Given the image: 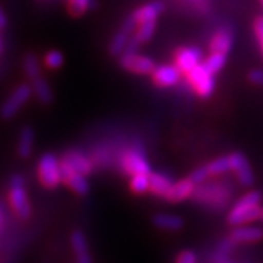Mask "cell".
I'll list each match as a JSON object with an SVG mask.
<instances>
[{
    "mask_svg": "<svg viewBox=\"0 0 263 263\" xmlns=\"http://www.w3.org/2000/svg\"><path fill=\"white\" fill-rule=\"evenodd\" d=\"M259 2H260V4H262V6H263V0H259Z\"/></svg>",
    "mask_w": 263,
    "mask_h": 263,
    "instance_id": "cell-36",
    "label": "cell"
},
{
    "mask_svg": "<svg viewBox=\"0 0 263 263\" xmlns=\"http://www.w3.org/2000/svg\"><path fill=\"white\" fill-rule=\"evenodd\" d=\"M262 219H263V211H262Z\"/></svg>",
    "mask_w": 263,
    "mask_h": 263,
    "instance_id": "cell-38",
    "label": "cell"
},
{
    "mask_svg": "<svg viewBox=\"0 0 263 263\" xmlns=\"http://www.w3.org/2000/svg\"><path fill=\"white\" fill-rule=\"evenodd\" d=\"M153 224L164 231H179L184 226V220L181 216L176 214L161 212L153 216Z\"/></svg>",
    "mask_w": 263,
    "mask_h": 263,
    "instance_id": "cell-20",
    "label": "cell"
},
{
    "mask_svg": "<svg viewBox=\"0 0 263 263\" xmlns=\"http://www.w3.org/2000/svg\"><path fill=\"white\" fill-rule=\"evenodd\" d=\"M200 63H203V52L195 46L183 47L176 52V57H175V65L180 69L183 74H188Z\"/></svg>",
    "mask_w": 263,
    "mask_h": 263,
    "instance_id": "cell-11",
    "label": "cell"
},
{
    "mask_svg": "<svg viewBox=\"0 0 263 263\" xmlns=\"http://www.w3.org/2000/svg\"><path fill=\"white\" fill-rule=\"evenodd\" d=\"M62 163L66 165L71 166L73 170L78 171V172L83 173V175H90L94 170L93 160L89 156H86L85 153L80 152V151H67V152L63 155Z\"/></svg>",
    "mask_w": 263,
    "mask_h": 263,
    "instance_id": "cell-15",
    "label": "cell"
},
{
    "mask_svg": "<svg viewBox=\"0 0 263 263\" xmlns=\"http://www.w3.org/2000/svg\"><path fill=\"white\" fill-rule=\"evenodd\" d=\"M67 7L73 16H82L94 7V0H67Z\"/></svg>",
    "mask_w": 263,
    "mask_h": 263,
    "instance_id": "cell-28",
    "label": "cell"
},
{
    "mask_svg": "<svg viewBox=\"0 0 263 263\" xmlns=\"http://www.w3.org/2000/svg\"><path fill=\"white\" fill-rule=\"evenodd\" d=\"M7 16H6V14H4V11L2 10V7H0V30H3V28L7 27Z\"/></svg>",
    "mask_w": 263,
    "mask_h": 263,
    "instance_id": "cell-34",
    "label": "cell"
},
{
    "mask_svg": "<svg viewBox=\"0 0 263 263\" xmlns=\"http://www.w3.org/2000/svg\"><path fill=\"white\" fill-rule=\"evenodd\" d=\"M31 82L34 96L38 98L39 102H42V104H50L52 98H54V94H52V89L50 86V83L45 78H42V77L31 81Z\"/></svg>",
    "mask_w": 263,
    "mask_h": 263,
    "instance_id": "cell-23",
    "label": "cell"
},
{
    "mask_svg": "<svg viewBox=\"0 0 263 263\" xmlns=\"http://www.w3.org/2000/svg\"><path fill=\"white\" fill-rule=\"evenodd\" d=\"M176 263H197V255L192 250H183L176 258Z\"/></svg>",
    "mask_w": 263,
    "mask_h": 263,
    "instance_id": "cell-31",
    "label": "cell"
},
{
    "mask_svg": "<svg viewBox=\"0 0 263 263\" xmlns=\"http://www.w3.org/2000/svg\"><path fill=\"white\" fill-rule=\"evenodd\" d=\"M250 82L258 86H263V69H254L249 73Z\"/></svg>",
    "mask_w": 263,
    "mask_h": 263,
    "instance_id": "cell-33",
    "label": "cell"
},
{
    "mask_svg": "<svg viewBox=\"0 0 263 263\" xmlns=\"http://www.w3.org/2000/svg\"><path fill=\"white\" fill-rule=\"evenodd\" d=\"M234 45V35L230 28H219L215 32L210 42V50L211 52H219V54H229Z\"/></svg>",
    "mask_w": 263,
    "mask_h": 263,
    "instance_id": "cell-18",
    "label": "cell"
},
{
    "mask_svg": "<svg viewBox=\"0 0 263 263\" xmlns=\"http://www.w3.org/2000/svg\"><path fill=\"white\" fill-rule=\"evenodd\" d=\"M70 243H71L77 263H94L89 242L82 231H78V230L74 231L70 236Z\"/></svg>",
    "mask_w": 263,
    "mask_h": 263,
    "instance_id": "cell-16",
    "label": "cell"
},
{
    "mask_svg": "<svg viewBox=\"0 0 263 263\" xmlns=\"http://www.w3.org/2000/svg\"><path fill=\"white\" fill-rule=\"evenodd\" d=\"M260 200H262V195L258 191H250L246 195H243L239 200H236L235 204L232 205L227 215V220L230 224H247L262 218L263 208L260 207Z\"/></svg>",
    "mask_w": 263,
    "mask_h": 263,
    "instance_id": "cell-1",
    "label": "cell"
},
{
    "mask_svg": "<svg viewBox=\"0 0 263 263\" xmlns=\"http://www.w3.org/2000/svg\"><path fill=\"white\" fill-rule=\"evenodd\" d=\"M63 54L58 50H51L45 55V65L51 70H57L59 67H62L63 65Z\"/></svg>",
    "mask_w": 263,
    "mask_h": 263,
    "instance_id": "cell-29",
    "label": "cell"
},
{
    "mask_svg": "<svg viewBox=\"0 0 263 263\" xmlns=\"http://www.w3.org/2000/svg\"><path fill=\"white\" fill-rule=\"evenodd\" d=\"M0 224H2V219H0Z\"/></svg>",
    "mask_w": 263,
    "mask_h": 263,
    "instance_id": "cell-37",
    "label": "cell"
},
{
    "mask_svg": "<svg viewBox=\"0 0 263 263\" xmlns=\"http://www.w3.org/2000/svg\"><path fill=\"white\" fill-rule=\"evenodd\" d=\"M227 62V55L226 54H219V52H211L205 61H203V65L207 67L212 74L219 73L226 66Z\"/></svg>",
    "mask_w": 263,
    "mask_h": 263,
    "instance_id": "cell-27",
    "label": "cell"
},
{
    "mask_svg": "<svg viewBox=\"0 0 263 263\" xmlns=\"http://www.w3.org/2000/svg\"><path fill=\"white\" fill-rule=\"evenodd\" d=\"M195 187H196V184L191 179L179 180L172 184V187L166 192L164 199L166 201H171V203H180V201L187 200L188 197L194 196V192L196 190Z\"/></svg>",
    "mask_w": 263,
    "mask_h": 263,
    "instance_id": "cell-17",
    "label": "cell"
},
{
    "mask_svg": "<svg viewBox=\"0 0 263 263\" xmlns=\"http://www.w3.org/2000/svg\"><path fill=\"white\" fill-rule=\"evenodd\" d=\"M149 175H151V173H139V175H133V176H132L130 188L135 194L142 195L149 192V188H151Z\"/></svg>",
    "mask_w": 263,
    "mask_h": 263,
    "instance_id": "cell-26",
    "label": "cell"
},
{
    "mask_svg": "<svg viewBox=\"0 0 263 263\" xmlns=\"http://www.w3.org/2000/svg\"><path fill=\"white\" fill-rule=\"evenodd\" d=\"M181 71L176 65H160L155 67L152 73V80L159 87H172L180 82Z\"/></svg>",
    "mask_w": 263,
    "mask_h": 263,
    "instance_id": "cell-12",
    "label": "cell"
},
{
    "mask_svg": "<svg viewBox=\"0 0 263 263\" xmlns=\"http://www.w3.org/2000/svg\"><path fill=\"white\" fill-rule=\"evenodd\" d=\"M121 168L125 173H128L130 176L139 175V173H151V164L146 160L145 155L141 149L130 148L122 155L120 160Z\"/></svg>",
    "mask_w": 263,
    "mask_h": 263,
    "instance_id": "cell-8",
    "label": "cell"
},
{
    "mask_svg": "<svg viewBox=\"0 0 263 263\" xmlns=\"http://www.w3.org/2000/svg\"><path fill=\"white\" fill-rule=\"evenodd\" d=\"M230 239L234 243H256L263 239V229L249 223L234 226V230L230 234Z\"/></svg>",
    "mask_w": 263,
    "mask_h": 263,
    "instance_id": "cell-14",
    "label": "cell"
},
{
    "mask_svg": "<svg viewBox=\"0 0 263 263\" xmlns=\"http://www.w3.org/2000/svg\"><path fill=\"white\" fill-rule=\"evenodd\" d=\"M208 177H211V176H210V173H208L207 166L203 165V166H199V168H196L194 172L191 173L190 179L194 181L196 185H200V184H203L205 180H207Z\"/></svg>",
    "mask_w": 263,
    "mask_h": 263,
    "instance_id": "cell-30",
    "label": "cell"
},
{
    "mask_svg": "<svg viewBox=\"0 0 263 263\" xmlns=\"http://www.w3.org/2000/svg\"><path fill=\"white\" fill-rule=\"evenodd\" d=\"M23 69H25V74L27 76L28 80H36L41 76V62H39L38 57L34 54H28L26 55L25 62H23Z\"/></svg>",
    "mask_w": 263,
    "mask_h": 263,
    "instance_id": "cell-25",
    "label": "cell"
},
{
    "mask_svg": "<svg viewBox=\"0 0 263 263\" xmlns=\"http://www.w3.org/2000/svg\"><path fill=\"white\" fill-rule=\"evenodd\" d=\"M8 199H10L11 207L19 218L28 219L31 216V203L28 200L25 179L21 175H15L11 179Z\"/></svg>",
    "mask_w": 263,
    "mask_h": 263,
    "instance_id": "cell-3",
    "label": "cell"
},
{
    "mask_svg": "<svg viewBox=\"0 0 263 263\" xmlns=\"http://www.w3.org/2000/svg\"><path fill=\"white\" fill-rule=\"evenodd\" d=\"M195 93L201 98L211 97L215 90V74H212L203 63L185 74Z\"/></svg>",
    "mask_w": 263,
    "mask_h": 263,
    "instance_id": "cell-4",
    "label": "cell"
},
{
    "mask_svg": "<svg viewBox=\"0 0 263 263\" xmlns=\"http://www.w3.org/2000/svg\"><path fill=\"white\" fill-rule=\"evenodd\" d=\"M254 34L258 39V43H259L263 54V16L256 17L255 22H254Z\"/></svg>",
    "mask_w": 263,
    "mask_h": 263,
    "instance_id": "cell-32",
    "label": "cell"
},
{
    "mask_svg": "<svg viewBox=\"0 0 263 263\" xmlns=\"http://www.w3.org/2000/svg\"><path fill=\"white\" fill-rule=\"evenodd\" d=\"M34 141H35V133L32 128L25 126L19 133V139H17V155L22 159H27L34 151Z\"/></svg>",
    "mask_w": 263,
    "mask_h": 263,
    "instance_id": "cell-21",
    "label": "cell"
},
{
    "mask_svg": "<svg viewBox=\"0 0 263 263\" xmlns=\"http://www.w3.org/2000/svg\"><path fill=\"white\" fill-rule=\"evenodd\" d=\"M163 11L164 4L161 2L155 0V2L144 4V6H141V7L137 8L136 11H133V14L130 16L135 19L137 26H139L140 23H144V22L157 21V17L163 14Z\"/></svg>",
    "mask_w": 263,
    "mask_h": 263,
    "instance_id": "cell-19",
    "label": "cell"
},
{
    "mask_svg": "<svg viewBox=\"0 0 263 263\" xmlns=\"http://www.w3.org/2000/svg\"><path fill=\"white\" fill-rule=\"evenodd\" d=\"M136 28H137V23L133 17L129 16L122 23L121 27L118 28V31L113 35V38L109 43V51H110L111 55H121L122 52L126 51Z\"/></svg>",
    "mask_w": 263,
    "mask_h": 263,
    "instance_id": "cell-9",
    "label": "cell"
},
{
    "mask_svg": "<svg viewBox=\"0 0 263 263\" xmlns=\"http://www.w3.org/2000/svg\"><path fill=\"white\" fill-rule=\"evenodd\" d=\"M4 51V41H3V36H2V34H0V55L3 54Z\"/></svg>",
    "mask_w": 263,
    "mask_h": 263,
    "instance_id": "cell-35",
    "label": "cell"
},
{
    "mask_svg": "<svg viewBox=\"0 0 263 263\" xmlns=\"http://www.w3.org/2000/svg\"><path fill=\"white\" fill-rule=\"evenodd\" d=\"M32 94H34V91H32V87L30 85H27V83L19 85L8 96L7 100L4 101L2 107H0V117L4 118V120H10V118L15 117L17 111L27 104Z\"/></svg>",
    "mask_w": 263,
    "mask_h": 263,
    "instance_id": "cell-5",
    "label": "cell"
},
{
    "mask_svg": "<svg viewBox=\"0 0 263 263\" xmlns=\"http://www.w3.org/2000/svg\"><path fill=\"white\" fill-rule=\"evenodd\" d=\"M149 180H151L149 192H152L153 195L161 197L165 196L166 192L170 191V188L172 187L173 184V181L171 180L170 176H166V175L160 172H151V175H149Z\"/></svg>",
    "mask_w": 263,
    "mask_h": 263,
    "instance_id": "cell-22",
    "label": "cell"
},
{
    "mask_svg": "<svg viewBox=\"0 0 263 263\" xmlns=\"http://www.w3.org/2000/svg\"><path fill=\"white\" fill-rule=\"evenodd\" d=\"M194 197L197 201L205 203L208 205L223 207L231 199V191L223 187L222 184H207L195 190Z\"/></svg>",
    "mask_w": 263,
    "mask_h": 263,
    "instance_id": "cell-7",
    "label": "cell"
},
{
    "mask_svg": "<svg viewBox=\"0 0 263 263\" xmlns=\"http://www.w3.org/2000/svg\"><path fill=\"white\" fill-rule=\"evenodd\" d=\"M62 161V160H61ZM62 173H63V181L69 185L71 190L78 195H86L90 191V184L87 181L86 175L73 170L71 166L66 165L62 163Z\"/></svg>",
    "mask_w": 263,
    "mask_h": 263,
    "instance_id": "cell-13",
    "label": "cell"
},
{
    "mask_svg": "<svg viewBox=\"0 0 263 263\" xmlns=\"http://www.w3.org/2000/svg\"><path fill=\"white\" fill-rule=\"evenodd\" d=\"M38 177L42 185L46 188H55L63 181L62 161L54 153H46L39 159Z\"/></svg>",
    "mask_w": 263,
    "mask_h": 263,
    "instance_id": "cell-2",
    "label": "cell"
},
{
    "mask_svg": "<svg viewBox=\"0 0 263 263\" xmlns=\"http://www.w3.org/2000/svg\"><path fill=\"white\" fill-rule=\"evenodd\" d=\"M120 65L129 73L139 76H149L153 73L156 63L151 57L137 51H125L120 57Z\"/></svg>",
    "mask_w": 263,
    "mask_h": 263,
    "instance_id": "cell-6",
    "label": "cell"
},
{
    "mask_svg": "<svg viewBox=\"0 0 263 263\" xmlns=\"http://www.w3.org/2000/svg\"><path fill=\"white\" fill-rule=\"evenodd\" d=\"M230 156V163H231V171L236 175V179L243 187H251L254 184V172L250 165L249 160L240 152H234Z\"/></svg>",
    "mask_w": 263,
    "mask_h": 263,
    "instance_id": "cell-10",
    "label": "cell"
},
{
    "mask_svg": "<svg viewBox=\"0 0 263 263\" xmlns=\"http://www.w3.org/2000/svg\"><path fill=\"white\" fill-rule=\"evenodd\" d=\"M207 170L210 176H220L223 173L231 171V163H230V156H220L218 159L212 160L207 164Z\"/></svg>",
    "mask_w": 263,
    "mask_h": 263,
    "instance_id": "cell-24",
    "label": "cell"
}]
</instances>
